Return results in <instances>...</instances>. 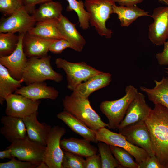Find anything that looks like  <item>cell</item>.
<instances>
[{"mask_svg": "<svg viewBox=\"0 0 168 168\" xmlns=\"http://www.w3.org/2000/svg\"><path fill=\"white\" fill-rule=\"evenodd\" d=\"M85 168H102L100 154H96L86 157Z\"/></svg>", "mask_w": 168, "mask_h": 168, "instance_id": "74e56055", "label": "cell"}, {"mask_svg": "<svg viewBox=\"0 0 168 168\" xmlns=\"http://www.w3.org/2000/svg\"><path fill=\"white\" fill-rule=\"evenodd\" d=\"M6 162L0 163V168H34L37 166L30 162L17 160L14 157Z\"/></svg>", "mask_w": 168, "mask_h": 168, "instance_id": "e575fe53", "label": "cell"}, {"mask_svg": "<svg viewBox=\"0 0 168 168\" xmlns=\"http://www.w3.org/2000/svg\"><path fill=\"white\" fill-rule=\"evenodd\" d=\"M36 168H49V167L45 162L43 161Z\"/></svg>", "mask_w": 168, "mask_h": 168, "instance_id": "7bdbcfd3", "label": "cell"}, {"mask_svg": "<svg viewBox=\"0 0 168 168\" xmlns=\"http://www.w3.org/2000/svg\"><path fill=\"white\" fill-rule=\"evenodd\" d=\"M84 4L90 16L91 25L101 36L110 38L112 32L106 27L105 24L113 13L112 7L115 2L113 0H86Z\"/></svg>", "mask_w": 168, "mask_h": 168, "instance_id": "5b68a950", "label": "cell"}, {"mask_svg": "<svg viewBox=\"0 0 168 168\" xmlns=\"http://www.w3.org/2000/svg\"><path fill=\"white\" fill-rule=\"evenodd\" d=\"M24 7L23 0H0V11L5 15L10 16Z\"/></svg>", "mask_w": 168, "mask_h": 168, "instance_id": "836d02e7", "label": "cell"}, {"mask_svg": "<svg viewBox=\"0 0 168 168\" xmlns=\"http://www.w3.org/2000/svg\"><path fill=\"white\" fill-rule=\"evenodd\" d=\"M96 139L98 142L105 143L109 146L122 148L130 153L138 165L150 156L143 149L129 142L120 133L111 131L103 127L96 132Z\"/></svg>", "mask_w": 168, "mask_h": 168, "instance_id": "ba28073f", "label": "cell"}, {"mask_svg": "<svg viewBox=\"0 0 168 168\" xmlns=\"http://www.w3.org/2000/svg\"><path fill=\"white\" fill-rule=\"evenodd\" d=\"M58 19H54L37 22L27 33L47 39H65L58 28Z\"/></svg>", "mask_w": 168, "mask_h": 168, "instance_id": "4316f807", "label": "cell"}, {"mask_svg": "<svg viewBox=\"0 0 168 168\" xmlns=\"http://www.w3.org/2000/svg\"><path fill=\"white\" fill-rule=\"evenodd\" d=\"M119 131L129 142L142 148L150 156L155 155L149 130L145 121L134 123Z\"/></svg>", "mask_w": 168, "mask_h": 168, "instance_id": "30bf717a", "label": "cell"}, {"mask_svg": "<svg viewBox=\"0 0 168 168\" xmlns=\"http://www.w3.org/2000/svg\"><path fill=\"white\" fill-rule=\"evenodd\" d=\"M90 142L84 138L71 137L61 140L60 146L63 150L86 158L97 153V149L91 145Z\"/></svg>", "mask_w": 168, "mask_h": 168, "instance_id": "603a6c76", "label": "cell"}, {"mask_svg": "<svg viewBox=\"0 0 168 168\" xmlns=\"http://www.w3.org/2000/svg\"><path fill=\"white\" fill-rule=\"evenodd\" d=\"M25 34H19V40L17 46L11 54L7 56H0V63L7 69L13 77L18 80L22 78L28 59L23 49L22 41Z\"/></svg>", "mask_w": 168, "mask_h": 168, "instance_id": "9a60e30c", "label": "cell"}, {"mask_svg": "<svg viewBox=\"0 0 168 168\" xmlns=\"http://www.w3.org/2000/svg\"><path fill=\"white\" fill-rule=\"evenodd\" d=\"M62 5L59 2L52 0L40 4L32 15L36 22H40L58 19L62 15Z\"/></svg>", "mask_w": 168, "mask_h": 168, "instance_id": "83f0119b", "label": "cell"}, {"mask_svg": "<svg viewBox=\"0 0 168 168\" xmlns=\"http://www.w3.org/2000/svg\"><path fill=\"white\" fill-rule=\"evenodd\" d=\"M5 101L6 115L22 119L37 111L41 103L40 100H32L15 93L7 96Z\"/></svg>", "mask_w": 168, "mask_h": 168, "instance_id": "8fae6325", "label": "cell"}, {"mask_svg": "<svg viewBox=\"0 0 168 168\" xmlns=\"http://www.w3.org/2000/svg\"><path fill=\"white\" fill-rule=\"evenodd\" d=\"M51 58L47 55L42 57L29 58L22 75L24 82L28 85L47 80L57 82H61L63 76L52 68L50 62Z\"/></svg>", "mask_w": 168, "mask_h": 168, "instance_id": "3957f363", "label": "cell"}, {"mask_svg": "<svg viewBox=\"0 0 168 168\" xmlns=\"http://www.w3.org/2000/svg\"><path fill=\"white\" fill-rule=\"evenodd\" d=\"M58 68L63 69L66 73L68 88L73 91L82 82L103 72L100 71L84 62L73 63L61 58L55 59Z\"/></svg>", "mask_w": 168, "mask_h": 168, "instance_id": "8992f818", "label": "cell"}, {"mask_svg": "<svg viewBox=\"0 0 168 168\" xmlns=\"http://www.w3.org/2000/svg\"><path fill=\"white\" fill-rule=\"evenodd\" d=\"M36 111L23 119L27 131V135L33 141L44 146L52 127L37 119Z\"/></svg>", "mask_w": 168, "mask_h": 168, "instance_id": "2e32d148", "label": "cell"}, {"mask_svg": "<svg viewBox=\"0 0 168 168\" xmlns=\"http://www.w3.org/2000/svg\"><path fill=\"white\" fill-rule=\"evenodd\" d=\"M13 157L11 150L7 148L6 149L0 152V158L3 160L5 158L11 159Z\"/></svg>", "mask_w": 168, "mask_h": 168, "instance_id": "b9f144b4", "label": "cell"}, {"mask_svg": "<svg viewBox=\"0 0 168 168\" xmlns=\"http://www.w3.org/2000/svg\"><path fill=\"white\" fill-rule=\"evenodd\" d=\"M57 117L73 132L83 138L95 143L98 142L96 139V132L90 128L69 112L64 110L58 113Z\"/></svg>", "mask_w": 168, "mask_h": 168, "instance_id": "7402d4cb", "label": "cell"}, {"mask_svg": "<svg viewBox=\"0 0 168 168\" xmlns=\"http://www.w3.org/2000/svg\"><path fill=\"white\" fill-rule=\"evenodd\" d=\"M138 165V168H165L155 155L150 156Z\"/></svg>", "mask_w": 168, "mask_h": 168, "instance_id": "8d00e7d4", "label": "cell"}, {"mask_svg": "<svg viewBox=\"0 0 168 168\" xmlns=\"http://www.w3.org/2000/svg\"><path fill=\"white\" fill-rule=\"evenodd\" d=\"M36 21L25 8H22L6 18L1 19L0 33L26 34L33 27Z\"/></svg>", "mask_w": 168, "mask_h": 168, "instance_id": "7c38bea8", "label": "cell"}, {"mask_svg": "<svg viewBox=\"0 0 168 168\" xmlns=\"http://www.w3.org/2000/svg\"><path fill=\"white\" fill-rule=\"evenodd\" d=\"M19 40V35L11 32L0 33V56L11 54L17 48Z\"/></svg>", "mask_w": 168, "mask_h": 168, "instance_id": "f1b7e54d", "label": "cell"}, {"mask_svg": "<svg viewBox=\"0 0 168 168\" xmlns=\"http://www.w3.org/2000/svg\"><path fill=\"white\" fill-rule=\"evenodd\" d=\"M115 2L118 3L120 6H128L136 5L140 3L143 0H113Z\"/></svg>", "mask_w": 168, "mask_h": 168, "instance_id": "60d3db41", "label": "cell"}, {"mask_svg": "<svg viewBox=\"0 0 168 168\" xmlns=\"http://www.w3.org/2000/svg\"><path fill=\"white\" fill-rule=\"evenodd\" d=\"M64 110L80 120L90 128L96 132L103 127H108L92 108L88 98L66 96L63 99Z\"/></svg>", "mask_w": 168, "mask_h": 168, "instance_id": "7a4b0ae2", "label": "cell"}, {"mask_svg": "<svg viewBox=\"0 0 168 168\" xmlns=\"http://www.w3.org/2000/svg\"><path fill=\"white\" fill-rule=\"evenodd\" d=\"M151 17L154 21L149 26V38L154 44L163 45L168 40V6L155 8Z\"/></svg>", "mask_w": 168, "mask_h": 168, "instance_id": "4fadbf2b", "label": "cell"}, {"mask_svg": "<svg viewBox=\"0 0 168 168\" xmlns=\"http://www.w3.org/2000/svg\"><path fill=\"white\" fill-rule=\"evenodd\" d=\"M15 93L35 100L42 99L55 100L59 95V92L56 89L48 86L44 82H35L21 87Z\"/></svg>", "mask_w": 168, "mask_h": 168, "instance_id": "ffe728a7", "label": "cell"}, {"mask_svg": "<svg viewBox=\"0 0 168 168\" xmlns=\"http://www.w3.org/2000/svg\"><path fill=\"white\" fill-rule=\"evenodd\" d=\"M111 80L112 75L110 73L102 72L80 84L72 91L71 96L88 98L94 92L108 86Z\"/></svg>", "mask_w": 168, "mask_h": 168, "instance_id": "ac0fdd59", "label": "cell"}, {"mask_svg": "<svg viewBox=\"0 0 168 168\" xmlns=\"http://www.w3.org/2000/svg\"><path fill=\"white\" fill-rule=\"evenodd\" d=\"M112 154L122 167L138 168L133 156L126 150L118 147L110 146Z\"/></svg>", "mask_w": 168, "mask_h": 168, "instance_id": "4dcf8cb0", "label": "cell"}, {"mask_svg": "<svg viewBox=\"0 0 168 168\" xmlns=\"http://www.w3.org/2000/svg\"><path fill=\"white\" fill-rule=\"evenodd\" d=\"M162 52L156 54V57L159 64L161 65H168V40L164 44Z\"/></svg>", "mask_w": 168, "mask_h": 168, "instance_id": "f35d334b", "label": "cell"}, {"mask_svg": "<svg viewBox=\"0 0 168 168\" xmlns=\"http://www.w3.org/2000/svg\"><path fill=\"white\" fill-rule=\"evenodd\" d=\"M97 146L101 159L102 168L122 167L115 158L113 156L109 145L100 142L98 144Z\"/></svg>", "mask_w": 168, "mask_h": 168, "instance_id": "1f68e13d", "label": "cell"}, {"mask_svg": "<svg viewBox=\"0 0 168 168\" xmlns=\"http://www.w3.org/2000/svg\"><path fill=\"white\" fill-rule=\"evenodd\" d=\"M113 13L117 15L118 18L122 27H127L138 17L143 16L151 17L149 12L137 7L136 5L128 6H117L115 4L112 7Z\"/></svg>", "mask_w": 168, "mask_h": 168, "instance_id": "484cf974", "label": "cell"}, {"mask_svg": "<svg viewBox=\"0 0 168 168\" xmlns=\"http://www.w3.org/2000/svg\"><path fill=\"white\" fill-rule=\"evenodd\" d=\"M165 168H168V163L166 166Z\"/></svg>", "mask_w": 168, "mask_h": 168, "instance_id": "bcb514c9", "label": "cell"}, {"mask_svg": "<svg viewBox=\"0 0 168 168\" xmlns=\"http://www.w3.org/2000/svg\"><path fill=\"white\" fill-rule=\"evenodd\" d=\"M166 72L168 74V68H166Z\"/></svg>", "mask_w": 168, "mask_h": 168, "instance_id": "f6af8a7d", "label": "cell"}, {"mask_svg": "<svg viewBox=\"0 0 168 168\" xmlns=\"http://www.w3.org/2000/svg\"><path fill=\"white\" fill-rule=\"evenodd\" d=\"M69 5L66 10L68 12L74 11L78 17L80 27L82 29L86 30L89 26L90 16L84 8V4L81 0H67Z\"/></svg>", "mask_w": 168, "mask_h": 168, "instance_id": "f546056e", "label": "cell"}, {"mask_svg": "<svg viewBox=\"0 0 168 168\" xmlns=\"http://www.w3.org/2000/svg\"><path fill=\"white\" fill-rule=\"evenodd\" d=\"M45 148L46 146L31 140L27 135L11 143L7 147L11 150L13 157L37 166L43 161Z\"/></svg>", "mask_w": 168, "mask_h": 168, "instance_id": "52a82bcc", "label": "cell"}, {"mask_svg": "<svg viewBox=\"0 0 168 168\" xmlns=\"http://www.w3.org/2000/svg\"><path fill=\"white\" fill-rule=\"evenodd\" d=\"M153 88L141 86L140 90L146 93L154 104H159L168 109V77H163L160 81L154 80Z\"/></svg>", "mask_w": 168, "mask_h": 168, "instance_id": "cb8c5ba5", "label": "cell"}, {"mask_svg": "<svg viewBox=\"0 0 168 168\" xmlns=\"http://www.w3.org/2000/svg\"><path fill=\"white\" fill-rule=\"evenodd\" d=\"M0 121L3 126L0 129V133L11 143L27 135L23 119L6 115L3 116Z\"/></svg>", "mask_w": 168, "mask_h": 168, "instance_id": "d6986e66", "label": "cell"}, {"mask_svg": "<svg viewBox=\"0 0 168 168\" xmlns=\"http://www.w3.org/2000/svg\"><path fill=\"white\" fill-rule=\"evenodd\" d=\"M145 121L153 153L165 168L168 163V109L161 105L154 104Z\"/></svg>", "mask_w": 168, "mask_h": 168, "instance_id": "6da1fadb", "label": "cell"}, {"mask_svg": "<svg viewBox=\"0 0 168 168\" xmlns=\"http://www.w3.org/2000/svg\"><path fill=\"white\" fill-rule=\"evenodd\" d=\"M22 78L17 79L10 74L7 69L0 63V103L2 105L6 98L21 87Z\"/></svg>", "mask_w": 168, "mask_h": 168, "instance_id": "d4e9b609", "label": "cell"}, {"mask_svg": "<svg viewBox=\"0 0 168 168\" xmlns=\"http://www.w3.org/2000/svg\"><path fill=\"white\" fill-rule=\"evenodd\" d=\"M152 109L146 103L145 95L138 92L129 104L118 130L139 121H145Z\"/></svg>", "mask_w": 168, "mask_h": 168, "instance_id": "5bb4252c", "label": "cell"}, {"mask_svg": "<svg viewBox=\"0 0 168 168\" xmlns=\"http://www.w3.org/2000/svg\"><path fill=\"white\" fill-rule=\"evenodd\" d=\"M158 1L160 3L168 6V0H158Z\"/></svg>", "mask_w": 168, "mask_h": 168, "instance_id": "ee69618b", "label": "cell"}, {"mask_svg": "<svg viewBox=\"0 0 168 168\" xmlns=\"http://www.w3.org/2000/svg\"><path fill=\"white\" fill-rule=\"evenodd\" d=\"M125 91V95L122 98L103 101L100 105V111L108 119V128L110 129L118 130L129 104L138 92L137 89L132 85L127 86Z\"/></svg>", "mask_w": 168, "mask_h": 168, "instance_id": "277c9868", "label": "cell"}, {"mask_svg": "<svg viewBox=\"0 0 168 168\" xmlns=\"http://www.w3.org/2000/svg\"><path fill=\"white\" fill-rule=\"evenodd\" d=\"M62 168H85V160L83 157L63 150Z\"/></svg>", "mask_w": 168, "mask_h": 168, "instance_id": "d6a6232c", "label": "cell"}, {"mask_svg": "<svg viewBox=\"0 0 168 168\" xmlns=\"http://www.w3.org/2000/svg\"><path fill=\"white\" fill-rule=\"evenodd\" d=\"M55 39H45L27 33L22 41L24 53L29 58L47 56L50 44Z\"/></svg>", "mask_w": 168, "mask_h": 168, "instance_id": "e0dca14e", "label": "cell"}, {"mask_svg": "<svg viewBox=\"0 0 168 168\" xmlns=\"http://www.w3.org/2000/svg\"><path fill=\"white\" fill-rule=\"evenodd\" d=\"M66 131L65 128L62 127L54 126L49 134L43 160L49 168H62L64 154L61 147L60 141Z\"/></svg>", "mask_w": 168, "mask_h": 168, "instance_id": "9c48e42d", "label": "cell"}, {"mask_svg": "<svg viewBox=\"0 0 168 168\" xmlns=\"http://www.w3.org/2000/svg\"><path fill=\"white\" fill-rule=\"evenodd\" d=\"M68 48H71V45L66 40L56 39L50 44L49 50L53 53L58 54Z\"/></svg>", "mask_w": 168, "mask_h": 168, "instance_id": "d590c367", "label": "cell"}, {"mask_svg": "<svg viewBox=\"0 0 168 168\" xmlns=\"http://www.w3.org/2000/svg\"><path fill=\"white\" fill-rule=\"evenodd\" d=\"M75 25L62 14L58 19V27L61 34L69 43L71 48L80 52L86 44V41L77 30Z\"/></svg>", "mask_w": 168, "mask_h": 168, "instance_id": "44dd1931", "label": "cell"}, {"mask_svg": "<svg viewBox=\"0 0 168 168\" xmlns=\"http://www.w3.org/2000/svg\"><path fill=\"white\" fill-rule=\"evenodd\" d=\"M52 0H23L25 7L30 14L35 10V6Z\"/></svg>", "mask_w": 168, "mask_h": 168, "instance_id": "ab89813d", "label": "cell"}]
</instances>
